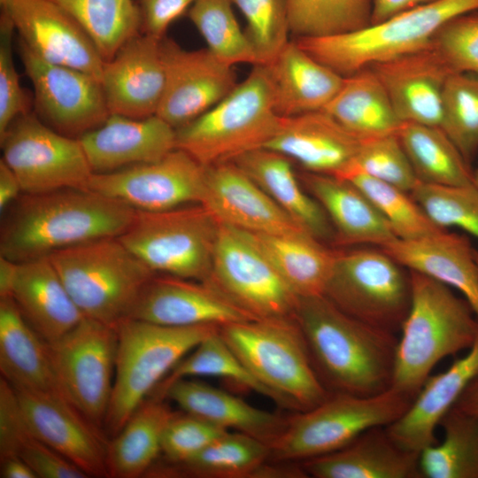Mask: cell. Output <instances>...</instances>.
I'll list each match as a JSON object with an SVG mask.
<instances>
[{"label":"cell","mask_w":478,"mask_h":478,"mask_svg":"<svg viewBox=\"0 0 478 478\" xmlns=\"http://www.w3.org/2000/svg\"><path fill=\"white\" fill-rule=\"evenodd\" d=\"M136 210L86 188L22 193L3 213L0 255L17 263L103 237H119Z\"/></svg>","instance_id":"obj_1"},{"label":"cell","mask_w":478,"mask_h":478,"mask_svg":"<svg viewBox=\"0 0 478 478\" xmlns=\"http://www.w3.org/2000/svg\"><path fill=\"white\" fill-rule=\"evenodd\" d=\"M295 319L328 391L374 396L391 388L395 333L348 315L323 295L299 298Z\"/></svg>","instance_id":"obj_2"},{"label":"cell","mask_w":478,"mask_h":478,"mask_svg":"<svg viewBox=\"0 0 478 478\" xmlns=\"http://www.w3.org/2000/svg\"><path fill=\"white\" fill-rule=\"evenodd\" d=\"M410 281V306L400 327L391 387L413 399L436 364L471 348L478 318L451 287L413 271Z\"/></svg>","instance_id":"obj_3"},{"label":"cell","mask_w":478,"mask_h":478,"mask_svg":"<svg viewBox=\"0 0 478 478\" xmlns=\"http://www.w3.org/2000/svg\"><path fill=\"white\" fill-rule=\"evenodd\" d=\"M220 334L280 406L304 412L330 395L317 375L295 318L228 324L220 327Z\"/></svg>","instance_id":"obj_4"},{"label":"cell","mask_w":478,"mask_h":478,"mask_svg":"<svg viewBox=\"0 0 478 478\" xmlns=\"http://www.w3.org/2000/svg\"><path fill=\"white\" fill-rule=\"evenodd\" d=\"M280 120L267 68L256 65L225 98L175 129L176 149L204 166L233 161L265 148L276 134Z\"/></svg>","instance_id":"obj_5"},{"label":"cell","mask_w":478,"mask_h":478,"mask_svg":"<svg viewBox=\"0 0 478 478\" xmlns=\"http://www.w3.org/2000/svg\"><path fill=\"white\" fill-rule=\"evenodd\" d=\"M48 258L85 317L113 328L129 318L156 274L118 237L79 243Z\"/></svg>","instance_id":"obj_6"},{"label":"cell","mask_w":478,"mask_h":478,"mask_svg":"<svg viewBox=\"0 0 478 478\" xmlns=\"http://www.w3.org/2000/svg\"><path fill=\"white\" fill-rule=\"evenodd\" d=\"M216 325L169 327L126 319L116 327L115 374L104 428L112 437L172 368Z\"/></svg>","instance_id":"obj_7"},{"label":"cell","mask_w":478,"mask_h":478,"mask_svg":"<svg viewBox=\"0 0 478 478\" xmlns=\"http://www.w3.org/2000/svg\"><path fill=\"white\" fill-rule=\"evenodd\" d=\"M474 11H478V0H437L353 32L294 40L315 59L345 77L428 47L446 21Z\"/></svg>","instance_id":"obj_8"},{"label":"cell","mask_w":478,"mask_h":478,"mask_svg":"<svg viewBox=\"0 0 478 478\" xmlns=\"http://www.w3.org/2000/svg\"><path fill=\"white\" fill-rule=\"evenodd\" d=\"M412 400L392 387L374 396L330 393L315 407L288 417L269 461L302 462L335 451L371 428L391 424Z\"/></svg>","instance_id":"obj_9"},{"label":"cell","mask_w":478,"mask_h":478,"mask_svg":"<svg viewBox=\"0 0 478 478\" xmlns=\"http://www.w3.org/2000/svg\"><path fill=\"white\" fill-rule=\"evenodd\" d=\"M220 224L201 204L164 211L136 210L118 238L156 274L207 281Z\"/></svg>","instance_id":"obj_10"},{"label":"cell","mask_w":478,"mask_h":478,"mask_svg":"<svg viewBox=\"0 0 478 478\" xmlns=\"http://www.w3.org/2000/svg\"><path fill=\"white\" fill-rule=\"evenodd\" d=\"M382 249L336 252L323 296L348 315L392 333L410 306L411 281Z\"/></svg>","instance_id":"obj_11"},{"label":"cell","mask_w":478,"mask_h":478,"mask_svg":"<svg viewBox=\"0 0 478 478\" xmlns=\"http://www.w3.org/2000/svg\"><path fill=\"white\" fill-rule=\"evenodd\" d=\"M49 345L62 395L101 428L115 374V328L85 317L66 335Z\"/></svg>","instance_id":"obj_12"},{"label":"cell","mask_w":478,"mask_h":478,"mask_svg":"<svg viewBox=\"0 0 478 478\" xmlns=\"http://www.w3.org/2000/svg\"><path fill=\"white\" fill-rule=\"evenodd\" d=\"M2 159L24 193L86 188L93 172L79 138L63 135L28 112L0 137Z\"/></svg>","instance_id":"obj_13"},{"label":"cell","mask_w":478,"mask_h":478,"mask_svg":"<svg viewBox=\"0 0 478 478\" xmlns=\"http://www.w3.org/2000/svg\"><path fill=\"white\" fill-rule=\"evenodd\" d=\"M207 281L256 319L295 318L299 297L245 231L220 224Z\"/></svg>","instance_id":"obj_14"},{"label":"cell","mask_w":478,"mask_h":478,"mask_svg":"<svg viewBox=\"0 0 478 478\" xmlns=\"http://www.w3.org/2000/svg\"><path fill=\"white\" fill-rule=\"evenodd\" d=\"M22 64L35 91L38 114L56 131L74 138L110 115L101 81L81 70L44 59L21 40Z\"/></svg>","instance_id":"obj_15"},{"label":"cell","mask_w":478,"mask_h":478,"mask_svg":"<svg viewBox=\"0 0 478 478\" xmlns=\"http://www.w3.org/2000/svg\"><path fill=\"white\" fill-rule=\"evenodd\" d=\"M206 166L175 149L163 158L109 173H93L86 189L120 200L138 211L158 212L200 204Z\"/></svg>","instance_id":"obj_16"},{"label":"cell","mask_w":478,"mask_h":478,"mask_svg":"<svg viewBox=\"0 0 478 478\" xmlns=\"http://www.w3.org/2000/svg\"><path fill=\"white\" fill-rule=\"evenodd\" d=\"M165 87L156 115L175 129L194 120L236 87L233 66L207 48L188 50L173 39H161Z\"/></svg>","instance_id":"obj_17"},{"label":"cell","mask_w":478,"mask_h":478,"mask_svg":"<svg viewBox=\"0 0 478 478\" xmlns=\"http://www.w3.org/2000/svg\"><path fill=\"white\" fill-rule=\"evenodd\" d=\"M13 389L27 423L42 443L89 477H109V440L100 428L87 420L61 395Z\"/></svg>","instance_id":"obj_18"},{"label":"cell","mask_w":478,"mask_h":478,"mask_svg":"<svg viewBox=\"0 0 478 478\" xmlns=\"http://www.w3.org/2000/svg\"><path fill=\"white\" fill-rule=\"evenodd\" d=\"M128 319L169 327H223L258 320L210 281L165 274H155L147 283Z\"/></svg>","instance_id":"obj_19"},{"label":"cell","mask_w":478,"mask_h":478,"mask_svg":"<svg viewBox=\"0 0 478 478\" xmlns=\"http://www.w3.org/2000/svg\"><path fill=\"white\" fill-rule=\"evenodd\" d=\"M19 40L44 59L101 81L104 59L80 25L51 0H0Z\"/></svg>","instance_id":"obj_20"},{"label":"cell","mask_w":478,"mask_h":478,"mask_svg":"<svg viewBox=\"0 0 478 478\" xmlns=\"http://www.w3.org/2000/svg\"><path fill=\"white\" fill-rule=\"evenodd\" d=\"M200 204L219 224L245 232L291 234L306 231L233 161L206 166Z\"/></svg>","instance_id":"obj_21"},{"label":"cell","mask_w":478,"mask_h":478,"mask_svg":"<svg viewBox=\"0 0 478 478\" xmlns=\"http://www.w3.org/2000/svg\"><path fill=\"white\" fill-rule=\"evenodd\" d=\"M101 83L110 114L156 115L165 87L161 39L143 33L128 40L104 61Z\"/></svg>","instance_id":"obj_22"},{"label":"cell","mask_w":478,"mask_h":478,"mask_svg":"<svg viewBox=\"0 0 478 478\" xmlns=\"http://www.w3.org/2000/svg\"><path fill=\"white\" fill-rule=\"evenodd\" d=\"M363 140L320 110L281 117L276 134L265 148L296 161L305 172L342 177Z\"/></svg>","instance_id":"obj_23"},{"label":"cell","mask_w":478,"mask_h":478,"mask_svg":"<svg viewBox=\"0 0 478 478\" xmlns=\"http://www.w3.org/2000/svg\"><path fill=\"white\" fill-rule=\"evenodd\" d=\"M79 140L92 172L102 173L163 158L176 149V130L158 115L110 114Z\"/></svg>","instance_id":"obj_24"},{"label":"cell","mask_w":478,"mask_h":478,"mask_svg":"<svg viewBox=\"0 0 478 478\" xmlns=\"http://www.w3.org/2000/svg\"><path fill=\"white\" fill-rule=\"evenodd\" d=\"M369 67L403 122L440 126L443 91L452 73L430 45Z\"/></svg>","instance_id":"obj_25"},{"label":"cell","mask_w":478,"mask_h":478,"mask_svg":"<svg viewBox=\"0 0 478 478\" xmlns=\"http://www.w3.org/2000/svg\"><path fill=\"white\" fill-rule=\"evenodd\" d=\"M477 376L478 335L465 356L444 372L429 375L404 414L386 426L389 436L402 448L418 453L436 443V427Z\"/></svg>","instance_id":"obj_26"},{"label":"cell","mask_w":478,"mask_h":478,"mask_svg":"<svg viewBox=\"0 0 478 478\" xmlns=\"http://www.w3.org/2000/svg\"><path fill=\"white\" fill-rule=\"evenodd\" d=\"M400 266L459 290L478 318V264L469 239L443 229L381 248Z\"/></svg>","instance_id":"obj_27"},{"label":"cell","mask_w":478,"mask_h":478,"mask_svg":"<svg viewBox=\"0 0 478 478\" xmlns=\"http://www.w3.org/2000/svg\"><path fill=\"white\" fill-rule=\"evenodd\" d=\"M420 453L399 446L386 427L371 428L335 451L299 462L315 478H421Z\"/></svg>","instance_id":"obj_28"},{"label":"cell","mask_w":478,"mask_h":478,"mask_svg":"<svg viewBox=\"0 0 478 478\" xmlns=\"http://www.w3.org/2000/svg\"><path fill=\"white\" fill-rule=\"evenodd\" d=\"M12 298L28 324L49 344L85 318L48 257L18 264Z\"/></svg>","instance_id":"obj_29"},{"label":"cell","mask_w":478,"mask_h":478,"mask_svg":"<svg viewBox=\"0 0 478 478\" xmlns=\"http://www.w3.org/2000/svg\"><path fill=\"white\" fill-rule=\"evenodd\" d=\"M183 412L225 429L249 435L271 447L284 431L288 418L254 407L240 397L199 381L182 378L158 397Z\"/></svg>","instance_id":"obj_30"},{"label":"cell","mask_w":478,"mask_h":478,"mask_svg":"<svg viewBox=\"0 0 478 478\" xmlns=\"http://www.w3.org/2000/svg\"><path fill=\"white\" fill-rule=\"evenodd\" d=\"M302 180L333 224L336 243L382 248L397 239L380 212L350 181L309 172Z\"/></svg>","instance_id":"obj_31"},{"label":"cell","mask_w":478,"mask_h":478,"mask_svg":"<svg viewBox=\"0 0 478 478\" xmlns=\"http://www.w3.org/2000/svg\"><path fill=\"white\" fill-rule=\"evenodd\" d=\"M266 66L273 86L274 110L280 117L324 110L344 81L295 40L289 41Z\"/></svg>","instance_id":"obj_32"},{"label":"cell","mask_w":478,"mask_h":478,"mask_svg":"<svg viewBox=\"0 0 478 478\" xmlns=\"http://www.w3.org/2000/svg\"><path fill=\"white\" fill-rule=\"evenodd\" d=\"M0 371L15 389L64 397L49 343L28 324L12 297L0 298Z\"/></svg>","instance_id":"obj_33"},{"label":"cell","mask_w":478,"mask_h":478,"mask_svg":"<svg viewBox=\"0 0 478 478\" xmlns=\"http://www.w3.org/2000/svg\"><path fill=\"white\" fill-rule=\"evenodd\" d=\"M233 162L308 233L320 241L335 238L326 212L304 191L288 157L260 148L237 157Z\"/></svg>","instance_id":"obj_34"},{"label":"cell","mask_w":478,"mask_h":478,"mask_svg":"<svg viewBox=\"0 0 478 478\" xmlns=\"http://www.w3.org/2000/svg\"><path fill=\"white\" fill-rule=\"evenodd\" d=\"M247 233L299 298L324 294L336 252L327 248L322 241L306 231Z\"/></svg>","instance_id":"obj_35"},{"label":"cell","mask_w":478,"mask_h":478,"mask_svg":"<svg viewBox=\"0 0 478 478\" xmlns=\"http://www.w3.org/2000/svg\"><path fill=\"white\" fill-rule=\"evenodd\" d=\"M165 400L155 397L146 398L108 442L109 477L145 476L157 462L164 430L175 412Z\"/></svg>","instance_id":"obj_36"},{"label":"cell","mask_w":478,"mask_h":478,"mask_svg":"<svg viewBox=\"0 0 478 478\" xmlns=\"http://www.w3.org/2000/svg\"><path fill=\"white\" fill-rule=\"evenodd\" d=\"M324 111L363 139L397 134L405 123L370 67L345 76Z\"/></svg>","instance_id":"obj_37"},{"label":"cell","mask_w":478,"mask_h":478,"mask_svg":"<svg viewBox=\"0 0 478 478\" xmlns=\"http://www.w3.org/2000/svg\"><path fill=\"white\" fill-rule=\"evenodd\" d=\"M269 456L266 443L246 434L228 431L185 462H156L145 476L254 478Z\"/></svg>","instance_id":"obj_38"},{"label":"cell","mask_w":478,"mask_h":478,"mask_svg":"<svg viewBox=\"0 0 478 478\" xmlns=\"http://www.w3.org/2000/svg\"><path fill=\"white\" fill-rule=\"evenodd\" d=\"M397 135L419 182L474 185L472 166L440 127L405 122Z\"/></svg>","instance_id":"obj_39"},{"label":"cell","mask_w":478,"mask_h":478,"mask_svg":"<svg viewBox=\"0 0 478 478\" xmlns=\"http://www.w3.org/2000/svg\"><path fill=\"white\" fill-rule=\"evenodd\" d=\"M51 1L80 25L104 61L142 30L141 10L135 0Z\"/></svg>","instance_id":"obj_40"},{"label":"cell","mask_w":478,"mask_h":478,"mask_svg":"<svg viewBox=\"0 0 478 478\" xmlns=\"http://www.w3.org/2000/svg\"><path fill=\"white\" fill-rule=\"evenodd\" d=\"M440 426L443 441L420 452L421 478H478V417L452 407Z\"/></svg>","instance_id":"obj_41"},{"label":"cell","mask_w":478,"mask_h":478,"mask_svg":"<svg viewBox=\"0 0 478 478\" xmlns=\"http://www.w3.org/2000/svg\"><path fill=\"white\" fill-rule=\"evenodd\" d=\"M290 34L320 38L346 34L371 24V0H286Z\"/></svg>","instance_id":"obj_42"},{"label":"cell","mask_w":478,"mask_h":478,"mask_svg":"<svg viewBox=\"0 0 478 478\" xmlns=\"http://www.w3.org/2000/svg\"><path fill=\"white\" fill-rule=\"evenodd\" d=\"M189 376L222 378L274 401L271 392L245 367L221 337L220 330L204 338L192 350L190 355L180 360L150 397H158L175 381Z\"/></svg>","instance_id":"obj_43"},{"label":"cell","mask_w":478,"mask_h":478,"mask_svg":"<svg viewBox=\"0 0 478 478\" xmlns=\"http://www.w3.org/2000/svg\"><path fill=\"white\" fill-rule=\"evenodd\" d=\"M230 0H195L188 17L220 61L258 65L254 49L235 16Z\"/></svg>","instance_id":"obj_44"},{"label":"cell","mask_w":478,"mask_h":478,"mask_svg":"<svg viewBox=\"0 0 478 478\" xmlns=\"http://www.w3.org/2000/svg\"><path fill=\"white\" fill-rule=\"evenodd\" d=\"M340 178L352 182L367 197L398 239H414L443 229L430 220L409 193L393 185L355 170Z\"/></svg>","instance_id":"obj_45"},{"label":"cell","mask_w":478,"mask_h":478,"mask_svg":"<svg viewBox=\"0 0 478 478\" xmlns=\"http://www.w3.org/2000/svg\"><path fill=\"white\" fill-rule=\"evenodd\" d=\"M471 166L478 154V76L452 73L444 85L440 126Z\"/></svg>","instance_id":"obj_46"},{"label":"cell","mask_w":478,"mask_h":478,"mask_svg":"<svg viewBox=\"0 0 478 478\" xmlns=\"http://www.w3.org/2000/svg\"><path fill=\"white\" fill-rule=\"evenodd\" d=\"M439 227H457L478 240V190L474 186L448 187L419 182L410 193Z\"/></svg>","instance_id":"obj_47"},{"label":"cell","mask_w":478,"mask_h":478,"mask_svg":"<svg viewBox=\"0 0 478 478\" xmlns=\"http://www.w3.org/2000/svg\"><path fill=\"white\" fill-rule=\"evenodd\" d=\"M247 21L245 34L258 65L270 64L289 42L286 0H230Z\"/></svg>","instance_id":"obj_48"},{"label":"cell","mask_w":478,"mask_h":478,"mask_svg":"<svg viewBox=\"0 0 478 478\" xmlns=\"http://www.w3.org/2000/svg\"><path fill=\"white\" fill-rule=\"evenodd\" d=\"M351 170L361 172L409 194L419 183L397 133L364 139L347 172Z\"/></svg>","instance_id":"obj_49"},{"label":"cell","mask_w":478,"mask_h":478,"mask_svg":"<svg viewBox=\"0 0 478 478\" xmlns=\"http://www.w3.org/2000/svg\"><path fill=\"white\" fill-rule=\"evenodd\" d=\"M430 46L451 73L478 76V11L446 21L435 34Z\"/></svg>","instance_id":"obj_50"},{"label":"cell","mask_w":478,"mask_h":478,"mask_svg":"<svg viewBox=\"0 0 478 478\" xmlns=\"http://www.w3.org/2000/svg\"><path fill=\"white\" fill-rule=\"evenodd\" d=\"M229 430L185 412H175L162 436L163 463L185 462Z\"/></svg>","instance_id":"obj_51"},{"label":"cell","mask_w":478,"mask_h":478,"mask_svg":"<svg viewBox=\"0 0 478 478\" xmlns=\"http://www.w3.org/2000/svg\"><path fill=\"white\" fill-rule=\"evenodd\" d=\"M14 27L3 12L0 17V137L19 117L29 112V98L20 85L12 55Z\"/></svg>","instance_id":"obj_52"},{"label":"cell","mask_w":478,"mask_h":478,"mask_svg":"<svg viewBox=\"0 0 478 478\" xmlns=\"http://www.w3.org/2000/svg\"><path fill=\"white\" fill-rule=\"evenodd\" d=\"M195 0H140L142 30L158 39L170 24L189 11Z\"/></svg>","instance_id":"obj_53"},{"label":"cell","mask_w":478,"mask_h":478,"mask_svg":"<svg viewBox=\"0 0 478 478\" xmlns=\"http://www.w3.org/2000/svg\"><path fill=\"white\" fill-rule=\"evenodd\" d=\"M371 24L382 22L389 18L415 7L428 4L437 0H371Z\"/></svg>","instance_id":"obj_54"},{"label":"cell","mask_w":478,"mask_h":478,"mask_svg":"<svg viewBox=\"0 0 478 478\" xmlns=\"http://www.w3.org/2000/svg\"><path fill=\"white\" fill-rule=\"evenodd\" d=\"M23 193L20 182L1 158L0 160V212L1 214Z\"/></svg>","instance_id":"obj_55"},{"label":"cell","mask_w":478,"mask_h":478,"mask_svg":"<svg viewBox=\"0 0 478 478\" xmlns=\"http://www.w3.org/2000/svg\"><path fill=\"white\" fill-rule=\"evenodd\" d=\"M1 478H37L32 468L20 458L9 456L0 458Z\"/></svg>","instance_id":"obj_56"},{"label":"cell","mask_w":478,"mask_h":478,"mask_svg":"<svg viewBox=\"0 0 478 478\" xmlns=\"http://www.w3.org/2000/svg\"><path fill=\"white\" fill-rule=\"evenodd\" d=\"M18 264L0 255V298L12 297Z\"/></svg>","instance_id":"obj_57"},{"label":"cell","mask_w":478,"mask_h":478,"mask_svg":"<svg viewBox=\"0 0 478 478\" xmlns=\"http://www.w3.org/2000/svg\"><path fill=\"white\" fill-rule=\"evenodd\" d=\"M453 407L478 417V376L468 384Z\"/></svg>","instance_id":"obj_58"},{"label":"cell","mask_w":478,"mask_h":478,"mask_svg":"<svg viewBox=\"0 0 478 478\" xmlns=\"http://www.w3.org/2000/svg\"><path fill=\"white\" fill-rule=\"evenodd\" d=\"M474 186L478 190V165L475 169L473 170Z\"/></svg>","instance_id":"obj_59"},{"label":"cell","mask_w":478,"mask_h":478,"mask_svg":"<svg viewBox=\"0 0 478 478\" xmlns=\"http://www.w3.org/2000/svg\"><path fill=\"white\" fill-rule=\"evenodd\" d=\"M474 257H475L476 262L478 264V251L476 249L474 250Z\"/></svg>","instance_id":"obj_60"}]
</instances>
